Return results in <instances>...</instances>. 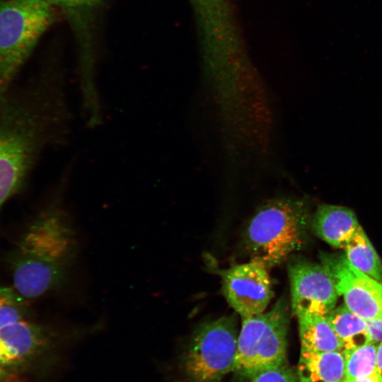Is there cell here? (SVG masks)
I'll return each mask as SVG.
<instances>
[{"label": "cell", "instance_id": "cell-9", "mask_svg": "<svg viewBox=\"0 0 382 382\" xmlns=\"http://www.w3.org/2000/svg\"><path fill=\"white\" fill-rule=\"evenodd\" d=\"M287 269L294 315L326 316L335 308L339 295L332 277L321 264L290 256Z\"/></svg>", "mask_w": 382, "mask_h": 382}, {"label": "cell", "instance_id": "cell-24", "mask_svg": "<svg viewBox=\"0 0 382 382\" xmlns=\"http://www.w3.org/2000/svg\"><path fill=\"white\" fill-rule=\"evenodd\" d=\"M344 382H345V381H344Z\"/></svg>", "mask_w": 382, "mask_h": 382}, {"label": "cell", "instance_id": "cell-14", "mask_svg": "<svg viewBox=\"0 0 382 382\" xmlns=\"http://www.w3.org/2000/svg\"><path fill=\"white\" fill-rule=\"evenodd\" d=\"M325 316L339 338L342 353L371 341L366 320L345 306L335 308Z\"/></svg>", "mask_w": 382, "mask_h": 382}, {"label": "cell", "instance_id": "cell-22", "mask_svg": "<svg viewBox=\"0 0 382 382\" xmlns=\"http://www.w3.org/2000/svg\"><path fill=\"white\" fill-rule=\"evenodd\" d=\"M345 382H380V381H379L377 374H375L371 376L364 377V378L345 380Z\"/></svg>", "mask_w": 382, "mask_h": 382}, {"label": "cell", "instance_id": "cell-2", "mask_svg": "<svg viewBox=\"0 0 382 382\" xmlns=\"http://www.w3.org/2000/svg\"><path fill=\"white\" fill-rule=\"evenodd\" d=\"M72 169L69 165L57 197L31 222L12 255L13 287L27 302L64 285L76 260L78 238L62 197Z\"/></svg>", "mask_w": 382, "mask_h": 382}, {"label": "cell", "instance_id": "cell-8", "mask_svg": "<svg viewBox=\"0 0 382 382\" xmlns=\"http://www.w3.org/2000/svg\"><path fill=\"white\" fill-rule=\"evenodd\" d=\"M320 257L348 309L366 321L382 319V284L354 267L345 255Z\"/></svg>", "mask_w": 382, "mask_h": 382}, {"label": "cell", "instance_id": "cell-4", "mask_svg": "<svg viewBox=\"0 0 382 382\" xmlns=\"http://www.w3.org/2000/svg\"><path fill=\"white\" fill-rule=\"evenodd\" d=\"M55 11L46 0H0V96L54 22Z\"/></svg>", "mask_w": 382, "mask_h": 382}, {"label": "cell", "instance_id": "cell-6", "mask_svg": "<svg viewBox=\"0 0 382 382\" xmlns=\"http://www.w3.org/2000/svg\"><path fill=\"white\" fill-rule=\"evenodd\" d=\"M237 320L223 316L200 325L181 357L185 382H219L233 371L238 343Z\"/></svg>", "mask_w": 382, "mask_h": 382}, {"label": "cell", "instance_id": "cell-11", "mask_svg": "<svg viewBox=\"0 0 382 382\" xmlns=\"http://www.w3.org/2000/svg\"><path fill=\"white\" fill-rule=\"evenodd\" d=\"M312 226L321 239L334 247L344 248L360 226L349 209L321 204L314 213Z\"/></svg>", "mask_w": 382, "mask_h": 382}, {"label": "cell", "instance_id": "cell-19", "mask_svg": "<svg viewBox=\"0 0 382 382\" xmlns=\"http://www.w3.org/2000/svg\"><path fill=\"white\" fill-rule=\"evenodd\" d=\"M54 8L80 11L100 6L104 0H46Z\"/></svg>", "mask_w": 382, "mask_h": 382}, {"label": "cell", "instance_id": "cell-17", "mask_svg": "<svg viewBox=\"0 0 382 382\" xmlns=\"http://www.w3.org/2000/svg\"><path fill=\"white\" fill-rule=\"evenodd\" d=\"M27 301L12 287H0V328L23 320Z\"/></svg>", "mask_w": 382, "mask_h": 382}, {"label": "cell", "instance_id": "cell-3", "mask_svg": "<svg viewBox=\"0 0 382 382\" xmlns=\"http://www.w3.org/2000/svg\"><path fill=\"white\" fill-rule=\"evenodd\" d=\"M308 216L307 204L302 199L281 197L265 202L245 233L250 261L268 270L289 259L304 244Z\"/></svg>", "mask_w": 382, "mask_h": 382}, {"label": "cell", "instance_id": "cell-23", "mask_svg": "<svg viewBox=\"0 0 382 382\" xmlns=\"http://www.w3.org/2000/svg\"><path fill=\"white\" fill-rule=\"evenodd\" d=\"M10 376V373L6 371L0 367V382H8Z\"/></svg>", "mask_w": 382, "mask_h": 382}, {"label": "cell", "instance_id": "cell-5", "mask_svg": "<svg viewBox=\"0 0 382 382\" xmlns=\"http://www.w3.org/2000/svg\"><path fill=\"white\" fill-rule=\"evenodd\" d=\"M241 319L233 372L250 379L258 371L286 361V299H279L267 312Z\"/></svg>", "mask_w": 382, "mask_h": 382}, {"label": "cell", "instance_id": "cell-20", "mask_svg": "<svg viewBox=\"0 0 382 382\" xmlns=\"http://www.w3.org/2000/svg\"><path fill=\"white\" fill-rule=\"evenodd\" d=\"M371 341L378 344L382 342V319L366 321Z\"/></svg>", "mask_w": 382, "mask_h": 382}, {"label": "cell", "instance_id": "cell-21", "mask_svg": "<svg viewBox=\"0 0 382 382\" xmlns=\"http://www.w3.org/2000/svg\"><path fill=\"white\" fill-rule=\"evenodd\" d=\"M376 374L382 382V342L378 344L376 353Z\"/></svg>", "mask_w": 382, "mask_h": 382}, {"label": "cell", "instance_id": "cell-7", "mask_svg": "<svg viewBox=\"0 0 382 382\" xmlns=\"http://www.w3.org/2000/svg\"><path fill=\"white\" fill-rule=\"evenodd\" d=\"M77 335L25 319L6 325L0 328V367L8 373L49 370Z\"/></svg>", "mask_w": 382, "mask_h": 382}, {"label": "cell", "instance_id": "cell-12", "mask_svg": "<svg viewBox=\"0 0 382 382\" xmlns=\"http://www.w3.org/2000/svg\"><path fill=\"white\" fill-rule=\"evenodd\" d=\"M299 382H344L345 357L342 352L301 349L297 366Z\"/></svg>", "mask_w": 382, "mask_h": 382}, {"label": "cell", "instance_id": "cell-16", "mask_svg": "<svg viewBox=\"0 0 382 382\" xmlns=\"http://www.w3.org/2000/svg\"><path fill=\"white\" fill-rule=\"evenodd\" d=\"M378 344L371 341L344 352L346 380L360 378L376 374Z\"/></svg>", "mask_w": 382, "mask_h": 382}, {"label": "cell", "instance_id": "cell-10", "mask_svg": "<svg viewBox=\"0 0 382 382\" xmlns=\"http://www.w3.org/2000/svg\"><path fill=\"white\" fill-rule=\"evenodd\" d=\"M221 284L224 298L241 318L263 313L274 296L267 270L251 261L222 271Z\"/></svg>", "mask_w": 382, "mask_h": 382}, {"label": "cell", "instance_id": "cell-18", "mask_svg": "<svg viewBox=\"0 0 382 382\" xmlns=\"http://www.w3.org/2000/svg\"><path fill=\"white\" fill-rule=\"evenodd\" d=\"M250 380L251 382H299L297 374L286 361L258 371Z\"/></svg>", "mask_w": 382, "mask_h": 382}, {"label": "cell", "instance_id": "cell-15", "mask_svg": "<svg viewBox=\"0 0 382 382\" xmlns=\"http://www.w3.org/2000/svg\"><path fill=\"white\" fill-rule=\"evenodd\" d=\"M345 257L357 269L382 284V264L361 226L344 248Z\"/></svg>", "mask_w": 382, "mask_h": 382}, {"label": "cell", "instance_id": "cell-13", "mask_svg": "<svg viewBox=\"0 0 382 382\" xmlns=\"http://www.w3.org/2000/svg\"><path fill=\"white\" fill-rule=\"evenodd\" d=\"M301 349L341 352V344L325 316L305 313L296 316Z\"/></svg>", "mask_w": 382, "mask_h": 382}, {"label": "cell", "instance_id": "cell-1", "mask_svg": "<svg viewBox=\"0 0 382 382\" xmlns=\"http://www.w3.org/2000/svg\"><path fill=\"white\" fill-rule=\"evenodd\" d=\"M72 120L60 83L42 81L0 96V209L47 149L68 141Z\"/></svg>", "mask_w": 382, "mask_h": 382}]
</instances>
